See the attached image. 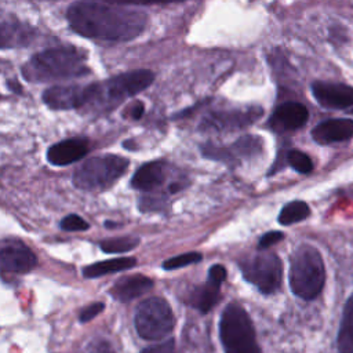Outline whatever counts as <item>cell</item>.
Wrapping results in <instances>:
<instances>
[{
	"label": "cell",
	"mask_w": 353,
	"mask_h": 353,
	"mask_svg": "<svg viewBox=\"0 0 353 353\" xmlns=\"http://www.w3.org/2000/svg\"><path fill=\"white\" fill-rule=\"evenodd\" d=\"M66 17L77 34L109 41L132 40L143 32L148 22L142 11L90 0L70 6Z\"/></svg>",
	"instance_id": "6da1fadb"
},
{
	"label": "cell",
	"mask_w": 353,
	"mask_h": 353,
	"mask_svg": "<svg viewBox=\"0 0 353 353\" xmlns=\"http://www.w3.org/2000/svg\"><path fill=\"white\" fill-rule=\"evenodd\" d=\"M85 54L76 47L48 48L34 54L22 68V74L33 83L77 79L88 74Z\"/></svg>",
	"instance_id": "7a4b0ae2"
},
{
	"label": "cell",
	"mask_w": 353,
	"mask_h": 353,
	"mask_svg": "<svg viewBox=\"0 0 353 353\" xmlns=\"http://www.w3.org/2000/svg\"><path fill=\"white\" fill-rule=\"evenodd\" d=\"M290 288L294 295L312 301L320 295L325 283V268L320 251L310 244L298 245L290 258Z\"/></svg>",
	"instance_id": "3957f363"
},
{
	"label": "cell",
	"mask_w": 353,
	"mask_h": 353,
	"mask_svg": "<svg viewBox=\"0 0 353 353\" xmlns=\"http://www.w3.org/2000/svg\"><path fill=\"white\" fill-rule=\"evenodd\" d=\"M153 79V72L139 69L121 73L102 83L91 84V97L84 108L87 112H108L124 99L148 88Z\"/></svg>",
	"instance_id": "277c9868"
},
{
	"label": "cell",
	"mask_w": 353,
	"mask_h": 353,
	"mask_svg": "<svg viewBox=\"0 0 353 353\" xmlns=\"http://www.w3.org/2000/svg\"><path fill=\"white\" fill-rule=\"evenodd\" d=\"M219 338L225 353H261L252 321L239 303H229L219 320Z\"/></svg>",
	"instance_id": "5b68a950"
},
{
	"label": "cell",
	"mask_w": 353,
	"mask_h": 353,
	"mask_svg": "<svg viewBox=\"0 0 353 353\" xmlns=\"http://www.w3.org/2000/svg\"><path fill=\"white\" fill-rule=\"evenodd\" d=\"M127 167L128 160L121 156H97L76 170L73 183L81 190H102L113 185L124 174Z\"/></svg>",
	"instance_id": "8992f818"
},
{
	"label": "cell",
	"mask_w": 353,
	"mask_h": 353,
	"mask_svg": "<svg viewBox=\"0 0 353 353\" xmlns=\"http://www.w3.org/2000/svg\"><path fill=\"white\" fill-rule=\"evenodd\" d=\"M134 324L142 339L160 341L172 331L175 317L164 298L152 296L138 303Z\"/></svg>",
	"instance_id": "52a82bcc"
},
{
	"label": "cell",
	"mask_w": 353,
	"mask_h": 353,
	"mask_svg": "<svg viewBox=\"0 0 353 353\" xmlns=\"http://www.w3.org/2000/svg\"><path fill=\"white\" fill-rule=\"evenodd\" d=\"M243 277L261 294L270 295L279 290L283 280V263L274 252H258L240 262Z\"/></svg>",
	"instance_id": "ba28073f"
},
{
	"label": "cell",
	"mask_w": 353,
	"mask_h": 353,
	"mask_svg": "<svg viewBox=\"0 0 353 353\" xmlns=\"http://www.w3.org/2000/svg\"><path fill=\"white\" fill-rule=\"evenodd\" d=\"M91 97L90 85H52L43 94L44 103L54 110L83 109Z\"/></svg>",
	"instance_id": "9c48e42d"
},
{
	"label": "cell",
	"mask_w": 353,
	"mask_h": 353,
	"mask_svg": "<svg viewBox=\"0 0 353 353\" xmlns=\"http://www.w3.org/2000/svg\"><path fill=\"white\" fill-rule=\"evenodd\" d=\"M261 116V109L245 110H222L210 113L200 123V130L204 132H225L243 128Z\"/></svg>",
	"instance_id": "30bf717a"
},
{
	"label": "cell",
	"mask_w": 353,
	"mask_h": 353,
	"mask_svg": "<svg viewBox=\"0 0 353 353\" xmlns=\"http://www.w3.org/2000/svg\"><path fill=\"white\" fill-rule=\"evenodd\" d=\"M317 103L327 109H346L353 106V87L342 83L314 81L310 87Z\"/></svg>",
	"instance_id": "8fae6325"
},
{
	"label": "cell",
	"mask_w": 353,
	"mask_h": 353,
	"mask_svg": "<svg viewBox=\"0 0 353 353\" xmlns=\"http://www.w3.org/2000/svg\"><path fill=\"white\" fill-rule=\"evenodd\" d=\"M309 119V112L299 102H285L276 108L269 119V125L279 132L292 131L303 127Z\"/></svg>",
	"instance_id": "7c38bea8"
},
{
	"label": "cell",
	"mask_w": 353,
	"mask_h": 353,
	"mask_svg": "<svg viewBox=\"0 0 353 353\" xmlns=\"http://www.w3.org/2000/svg\"><path fill=\"white\" fill-rule=\"evenodd\" d=\"M36 266L34 254L22 244L7 245L0 250V270L8 273H26Z\"/></svg>",
	"instance_id": "4fadbf2b"
},
{
	"label": "cell",
	"mask_w": 353,
	"mask_h": 353,
	"mask_svg": "<svg viewBox=\"0 0 353 353\" xmlns=\"http://www.w3.org/2000/svg\"><path fill=\"white\" fill-rule=\"evenodd\" d=\"M353 137V120L350 119H331L317 124L312 130V138L320 145L347 141Z\"/></svg>",
	"instance_id": "5bb4252c"
},
{
	"label": "cell",
	"mask_w": 353,
	"mask_h": 353,
	"mask_svg": "<svg viewBox=\"0 0 353 353\" xmlns=\"http://www.w3.org/2000/svg\"><path fill=\"white\" fill-rule=\"evenodd\" d=\"M90 149L85 139L72 138L52 145L47 152V160L54 165H68L83 159Z\"/></svg>",
	"instance_id": "9a60e30c"
},
{
	"label": "cell",
	"mask_w": 353,
	"mask_h": 353,
	"mask_svg": "<svg viewBox=\"0 0 353 353\" xmlns=\"http://www.w3.org/2000/svg\"><path fill=\"white\" fill-rule=\"evenodd\" d=\"M153 287V280L143 276V274H131L119 279L113 287L110 288V295L120 301L128 302L135 298H139L149 292Z\"/></svg>",
	"instance_id": "2e32d148"
},
{
	"label": "cell",
	"mask_w": 353,
	"mask_h": 353,
	"mask_svg": "<svg viewBox=\"0 0 353 353\" xmlns=\"http://www.w3.org/2000/svg\"><path fill=\"white\" fill-rule=\"evenodd\" d=\"M167 178V164L156 160L143 164L131 178V186L141 192H153L163 185Z\"/></svg>",
	"instance_id": "e0dca14e"
},
{
	"label": "cell",
	"mask_w": 353,
	"mask_h": 353,
	"mask_svg": "<svg viewBox=\"0 0 353 353\" xmlns=\"http://www.w3.org/2000/svg\"><path fill=\"white\" fill-rule=\"evenodd\" d=\"M261 150V141L258 137H244L229 148H219L214 145L203 146V154L214 160H232L233 156H252Z\"/></svg>",
	"instance_id": "ac0fdd59"
},
{
	"label": "cell",
	"mask_w": 353,
	"mask_h": 353,
	"mask_svg": "<svg viewBox=\"0 0 353 353\" xmlns=\"http://www.w3.org/2000/svg\"><path fill=\"white\" fill-rule=\"evenodd\" d=\"M33 29L19 22H0V48H15L29 44Z\"/></svg>",
	"instance_id": "d6986e66"
},
{
	"label": "cell",
	"mask_w": 353,
	"mask_h": 353,
	"mask_svg": "<svg viewBox=\"0 0 353 353\" xmlns=\"http://www.w3.org/2000/svg\"><path fill=\"white\" fill-rule=\"evenodd\" d=\"M137 263L135 258L131 256H120V258H113L108 261H101L91 263L83 269V276L87 279H94V277H101L108 273H116V272H123L127 269L134 268Z\"/></svg>",
	"instance_id": "ffe728a7"
},
{
	"label": "cell",
	"mask_w": 353,
	"mask_h": 353,
	"mask_svg": "<svg viewBox=\"0 0 353 353\" xmlns=\"http://www.w3.org/2000/svg\"><path fill=\"white\" fill-rule=\"evenodd\" d=\"M336 341L339 353H353V294L345 303Z\"/></svg>",
	"instance_id": "44dd1931"
},
{
	"label": "cell",
	"mask_w": 353,
	"mask_h": 353,
	"mask_svg": "<svg viewBox=\"0 0 353 353\" xmlns=\"http://www.w3.org/2000/svg\"><path fill=\"white\" fill-rule=\"evenodd\" d=\"M221 283H216L211 279L199 288L194 290L192 295V305L201 313H208L219 301Z\"/></svg>",
	"instance_id": "7402d4cb"
},
{
	"label": "cell",
	"mask_w": 353,
	"mask_h": 353,
	"mask_svg": "<svg viewBox=\"0 0 353 353\" xmlns=\"http://www.w3.org/2000/svg\"><path fill=\"white\" fill-rule=\"evenodd\" d=\"M309 215H310L309 205L305 201L295 200V201H290L281 208L279 214V222L281 225L288 226L306 219Z\"/></svg>",
	"instance_id": "603a6c76"
},
{
	"label": "cell",
	"mask_w": 353,
	"mask_h": 353,
	"mask_svg": "<svg viewBox=\"0 0 353 353\" xmlns=\"http://www.w3.org/2000/svg\"><path fill=\"white\" fill-rule=\"evenodd\" d=\"M138 244H139V239L124 236V237H113V239L102 240L99 247L106 254H119V252L131 251Z\"/></svg>",
	"instance_id": "cb8c5ba5"
},
{
	"label": "cell",
	"mask_w": 353,
	"mask_h": 353,
	"mask_svg": "<svg viewBox=\"0 0 353 353\" xmlns=\"http://www.w3.org/2000/svg\"><path fill=\"white\" fill-rule=\"evenodd\" d=\"M288 164L301 174H309L313 170L312 159L301 150H290L287 154Z\"/></svg>",
	"instance_id": "d4e9b609"
},
{
	"label": "cell",
	"mask_w": 353,
	"mask_h": 353,
	"mask_svg": "<svg viewBox=\"0 0 353 353\" xmlns=\"http://www.w3.org/2000/svg\"><path fill=\"white\" fill-rule=\"evenodd\" d=\"M201 261V254L199 252H185L176 256H172L163 262V269L165 270H174L179 268H185L188 265H193Z\"/></svg>",
	"instance_id": "484cf974"
},
{
	"label": "cell",
	"mask_w": 353,
	"mask_h": 353,
	"mask_svg": "<svg viewBox=\"0 0 353 353\" xmlns=\"http://www.w3.org/2000/svg\"><path fill=\"white\" fill-rule=\"evenodd\" d=\"M61 228L68 232H79V230H87L90 225L81 216L76 214H70L61 221Z\"/></svg>",
	"instance_id": "4316f807"
},
{
	"label": "cell",
	"mask_w": 353,
	"mask_h": 353,
	"mask_svg": "<svg viewBox=\"0 0 353 353\" xmlns=\"http://www.w3.org/2000/svg\"><path fill=\"white\" fill-rule=\"evenodd\" d=\"M165 205V197L163 196H143L139 201L141 211H157Z\"/></svg>",
	"instance_id": "83f0119b"
},
{
	"label": "cell",
	"mask_w": 353,
	"mask_h": 353,
	"mask_svg": "<svg viewBox=\"0 0 353 353\" xmlns=\"http://www.w3.org/2000/svg\"><path fill=\"white\" fill-rule=\"evenodd\" d=\"M284 239V233L283 232H279V230H270L268 233H265L259 241H258V250L262 251V250H266L274 244H277L279 241H281Z\"/></svg>",
	"instance_id": "f1b7e54d"
},
{
	"label": "cell",
	"mask_w": 353,
	"mask_h": 353,
	"mask_svg": "<svg viewBox=\"0 0 353 353\" xmlns=\"http://www.w3.org/2000/svg\"><path fill=\"white\" fill-rule=\"evenodd\" d=\"M105 309V305L102 302H95V303H91L90 306L84 307L79 316V320L81 323H87L90 320H92L94 317H97L102 310Z\"/></svg>",
	"instance_id": "f546056e"
},
{
	"label": "cell",
	"mask_w": 353,
	"mask_h": 353,
	"mask_svg": "<svg viewBox=\"0 0 353 353\" xmlns=\"http://www.w3.org/2000/svg\"><path fill=\"white\" fill-rule=\"evenodd\" d=\"M208 279L216 281V283H223L226 280V269L225 266L216 263V265H212L208 270Z\"/></svg>",
	"instance_id": "4dcf8cb0"
},
{
	"label": "cell",
	"mask_w": 353,
	"mask_h": 353,
	"mask_svg": "<svg viewBox=\"0 0 353 353\" xmlns=\"http://www.w3.org/2000/svg\"><path fill=\"white\" fill-rule=\"evenodd\" d=\"M108 3H113L117 6H127V4H152V3H175L183 0H105Z\"/></svg>",
	"instance_id": "1f68e13d"
},
{
	"label": "cell",
	"mask_w": 353,
	"mask_h": 353,
	"mask_svg": "<svg viewBox=\"0 0 353 353\" xmlns=\"http://www.w3.org/2000/svg\"><path fill=\"white\" fill-rule=\"evenodd\" d=\"M142 353H174V342L172 341H165L160 345L146 347Z\"/></svg>",
	"instance_id": "d6a6232c"
},
{
	"label": "cell",
	"mask_w": 353,
	"mask_h": 353,
	"mask_svg": "<svg viewBox=\"0 0 353 353\" xmlns=\"http://www.w3.org/2000/svg\"><path fill=\"white\" fill-rule=\"evenodd\" d=\"M143 112H145L143 103H142V102H137V103H134V105L131 106V109H130V116H131L132 119H139V117L143 114Z\"/></svg>",
	"instance_id": "836d02e7"
},
{
	"label": "cell",
	"mask_w": 353,
	"mask_h": 353,
	"mask_svg": "<svg viewBox=\"0 0 353 353\" xmlns=\"http://www.w3.org/2000/svg\"><path fill=\"white\" fill-rule=\"evenodd\" d=\"M8 87H10L12 91H21V85H19L18 83H15V81H10V83H8Z\"/></svg>",
	"instance_id": "e575fe53"
}]
</instances>
